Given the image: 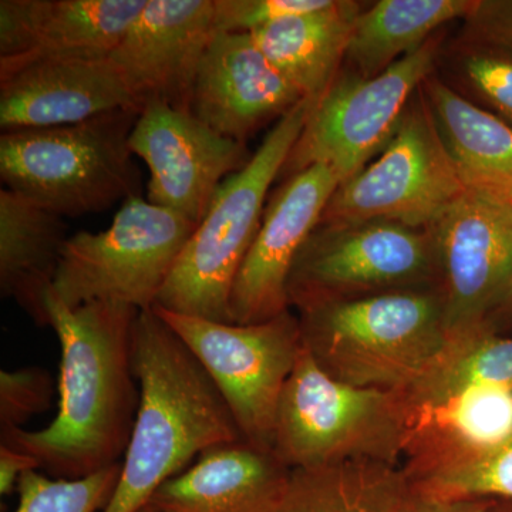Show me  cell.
I'll return each instance as SVG.
<instances>
[{"instance_id":"cell-30","label":"cell","mask_w":512,"mask_h":512,"mask_svg":"<svg viewBox=\"0 0 512 512\" xmlns=\"http://www.w3.org/2000/svg\"><path fill=\"white\" fill-rule=\"evenodd\" d=\"M215 30L222 33H254L288 16L313 12L330 0H214Z\"/></svg>"},{"instance_id":"cell-3","label":"cell","mask_w":512,"mask_h":512,"mask_svg":"<svg viewBox=\"0 0 512 512\" xmlns=\"http://www.w3.org/2000/svg\"><path fill=\"white\" fill-rule=\"evenodd\" d=\"M298 318L303 346L320 369L363 389L407 392L450 343L440 288L316 303Z\"/></svg>"},{"instance_id":"cell-11","label":"cell","mask_w":512,"mask_h":512,"mask_svg":"<svg viewBox=\"0 0 512 512\" xmlns=\"http://www.w3.org/2000/svg\"><path fill=\"white\" fill-rule=\"evenodd\" d=\"M466 190L420 87L392 140L339 185L320 224L382 220L427 229Z\"/></svg>"},{"instance_id":"cell-24","label":"cell","mask_w":512,"mask_h":512,"mask_svg":"<svg viewBox=\"0 0 512 512\" xmlns=\"http://www.w3.org/2000/svg\"><path fill=\"white\" fill-rule=\"evenodd\" d=\"M474 5L476 0H379L357 18L343 69L363 79L379 76L441 26L466 19Z\"/></svg>"},{"instance_id":"cell-14","label":"cell","mask_w":512,"mask_h":512,"mask_svg":"<svg viewBox=\"0 0 512 512\" xmlns=\"http://www.w3.org/2000/svg\"><path fill=\"white\" fill-rule=\"evenodd\" d=\"M340 180L332 168L312 165L285 178L266 204L261 227L232 286V323L254 325L289 311V275Z\"/></svg>"},{"instance_id":"cell-22","label":"cell","mask_w":512,"mask_h":512,"mask_svg":"<svg viewBox=\"0 0 512 512\" xmlns=\"http://www.w3.org/2000/svg\"><path fill=\"white\" fill-rule=\"evenodd\" d=\"M363 10L360 2L330 0L325 8L276 20L249 35L305 99L318 101L342 70Z\"/></svg>"},{"instance_id":"cell-4","label":"cell","mask_w":512,"mask_h":512,"mask_svg":"<svg viewBox=\"0 0 512 512\" xmlns=\"http://www.w3.org/2000/svg\"><path fill=\"white\" fill-rule=\"evenodd\" d=\"M140 113L119 109L70 126L5 131V188L62 218L100 214L141 195V173L130 148Z\"/></svg>"},{"instance_id":"cell-25","label":"cell","mask_w":512,"mask_h":512,"mask_svg":"<svg viewBox=\"0 0 512 512\" xmlns=\"http://www.w3.org/2000/svg\"><path fill=\"white\" fill-rule=\"evenodd\" d=\"M477 384L512 389V339L497 338L484 329L450 340L440 359L404 393L416 410Z\"/></svg>"},{"instance_id":"cell-20","label":"cell","mask_w":512,"mask_h":512,"mask_svg":"<svg viewBox=\"0 0 512 512\" xmlns=\"http://www.w3.org/2000/svg\"><path fill=\"white\" fill-rule=\"evenodd\" d=\"M434 126L467 190L512 201V126L430 74L421 84Z\"/></svg>"},{"instance_id":"cell-33","label":"cell","mask_w":512,"mask_h":512,"mask_svg":"<svg viewBox=\"0 0 512 512\" xmlns=\"http://www.w3.org/2000/svg\"><path fill=\"white\" fill-rule=\"evenodd\" d=\"M491 504L493 500H433L413 490L412 512H488Z\"/></svg>"},{"instance_id":"cell-23","label":"cell","mask_w":512,"mask_h":512,"mask_svg":"<svg viewBox=\"0 0 512 512\" xmlns=\"http://www.w3.org/2000/svg\"><path fill=\"white\" fill-rule=\"evenodd\" d=\"M413 488L402 464L353 460L292 470L271 512H412Z\"/></svg>"},{"instance_id":"cell-28","label":"cell","mask_w":512,"mask_h":512,"mask_svg":"<svg viewBox=\"0 0 512 512\" xmlns=\"http://www.w3.org/2000/svg\"><path fill=\"white\" fill-rule=\"evenodd\" d=\"M457 73L468 90L512 126V53L463 42Z\"/></svg>"},{"instance_id":"cell-32","label":"cell","mask_w":512,"mask_h":512,"mask_svg":"<svg viewBox=\"0 0 512 512\" xmlns=\"http://www.w3.org/2000/svg\"><path fill=\"white\" fill-rule=\"evenodd\" d=\"M32 470H40L39 461L35 457L0 443V494L3 497L15 493L20 478Z\"/></svg>"},{"instance_id":"cell-5","label":"cell","mask_w":512,"mask_h":512,"mask_svg":"<svg viewBox=\"0 0 512 512\" xmlns=\"http://www.w3.org/2000/svg\"><path fill=\"white\" fill-rule=\"evenodd\" d=\"M313 104L303 99L276 121L249 163L220 185L158 295L156 308L232 323V286L261 227L269 188L284 170Z\"/></svg>"},{"instance_id":"cell-21","label":"cell","mask_w":512,"mask_h":512,"mask_svg":"<svg viewBox=\"0 0 512 512\" xmlns=\"http://www.w3.org/2000/svg\"><path fill=\"white\" fill-rule=\"evenodd\" d=\"M67 239L62 217L2 188L0 293L18 303L40 328L49 326L46 296L52 291Z\"/></svg>"},{"instance_id":"cell-34","label":"cell","mask_w":512,"mask_h":512,"mask_svg":"<svg viewBox=\"0 0 512 512\" xmlns=\"http://www.w3.org/2000/svg\"><path fill=\"white\" fill-rule=\"evenodd\" d=\"M488 512H512V500H493Z\"/></svg>"},{"instance_id":"cell-29","label":"cell","mask_w":512,"mask_h":512,"mask_svg":"<svg viewBox=\"0 0 512 512\" xmlns=\"http://www.w3.org/2000/svg\"><path fill=\"white\" fill-rule=\"evenodd\" d=\"M57 393L52 375L39 366L0 372V429L22 427L46 412Z\"/></svg>"},{"instance_id":"cell-15","label":"cell","mask_w":512,"mask_h":512,"mask_svg":"<svg viewBox=\"0 0 512 512\" xmlns=\"http://www.w3.org/2000/svg\"><path fill=\"white\" fill-rule=\"evenodd\" d=\"M215 33L214 0H148L110 59L141 109L158 100L191 113L198 67Z\"/></svg>"},{"instance_id":"cell-12","label":"cell","mask_w":512,"mask_h":512,"mask_svg":"<svg viewBox=\"0 0 512 512\" xmlns=\"http://www.w3.org/2000/svg\"><path fill=\"white\" fill-rule=\"evenodd\" d=\"M429 229L439 258L448 338L488 329V316L511 292L512 201L466 190Z\"/></svg>"},{"instance_id":"cell-7","label":"cell","mask_w":512,"mask_h":512,"mask_svg":"<svg viewBox=\"0 0 512 512\" xmlns=\"http://www.w3.org/2000/svg\"><path fill=\"white\" fill-rule=\"evenodd\" d=\"M197 227L141 195L128 198L109 228L67 239L50 293L70 308L113 302L153 309Z\"/></svg>"},{"instance_id":"cell-31","label":"cell","mask_w":512,"mask_h":512,"mask_svg":"<svg viewBox=\"0 0 512 512\" xmlns=\"http://www.w3.org/2000/svg\"><path fill=\"white\" fill-rule=\"evenodd\" d=\"M512 53V0H476L464 19V40Z\"/></svg>"},{"instance_id":"cell-1","label":"cell","mask_w":512,"mask_h":512,"mask_svg":"<svg viewBox=\"0 0 512 512\" xmlns=\"http://www.w3.org/2000/svg\"><path fill=\"white\" fill-rule=\"evenodd\" d=\"M60 343L55 420L40 430L0 429V443L35 457L40 470L76 480L120 464L140 406L133 365L138 309L113 302L70 306L46 296Z\"/></svg>"},{"instance_id":"cell-6","label":"cell","mask_w":512,"mask_h":512,"mask_svg":"<svg viewBox=\"0 0 512 512\" xmlns=\"http://www.w3.org/2000/svg\"><path fill=\"white\" fill-rule=\"evenodd\" d=\"M413 416L406 393L340 383L303 346L276 409L272 450L289 470L353 460L402 464Z\"/></svg>"},{"instance_id":"cell-8","label":"cell","mask_w":512,"mask_h":512,"mask_svg":"<svg viewBox=\"0 0 512 512\" xmlns=\"http://www.w3.org/2000/svg\"><path fill=\"white\" fill-rule=\"evenodd\" d=\"M439 33L379 76L363 79L340 70L313 104L301 137L279 177L326 165L340 184L355 177L386 148L440 56Z\"/></svg>"},{"instance_id":"cell-9","label":"cell","mask_w":512,"mask_h":512,"mask_svg":"<svg viewBox=\"0 0 512 512\" xmlns=\"http://www.w3.org/2000/svg\"><path fill=\"white\" fill-rule=\"evenodd\" d=\"M440 288L430 229L372 220L320 224L289 275V308L403 289Z\"/></svg>"},{"instance_id":"cell-36","label":"cell","mask_w":512,"mask_h":512,"mask_svg":"<svg viewBox=\"0 0 512 512\" xmlns=\"http://www.w3.org/2000/svg\"><path fill=\"white\" fill-rule=\"evenodd\" d=\"M512 295V286H511V292H510V296ZM510 296H508V298H510Z\"/></svg>"},{"instance_id":"cell-16","label":"cell","mask_w":512,"mask_h":512,"mask_svg":"<svg viewBox=\"0 0 512 512\" xmlns=\"http://www.w3.org/2000/svg\"><path fill=\"white\" fill-rule=\"evenodd\" d=\"M148 0H2L0 79L49 60L100 59Z\"/></svg>"},{"instance_id":"cell-18","label":"cell","mask_w":512,"mask_h":512,"mask_svg":"<svg viewBox=\"0 0 512 512\" xmlns=\"http://www.w3.org/2000/svg\"><path fill=\"white\" fill-rule=\"evenodd\" d=\"M119 109L141 110L109 57L49 60L0 79V128L70 126Z\"/></svg>"},{"instance_id":"cell-17","label":"cell","mask_w":512,"mask_h":512,"mask_svg":"<svg viewBox=\"0 0 512 512\" xmlns=\"http://www.w3.org/2000/svg\"><path fill=\"white\" fill-rule=\"evenodd\" d=\"M305 99L266 59L249 33H215L198 67L191 113L244 143Z\"/></svg>"},{"instance_id":"cell-27","label":"cell","mask_w":512,"mask_h":512,"mask_svg":"<svg viewBox=\"0 0 512 512\" xmlns=\"http://www.w3.org/2000/svg\"><path fill=\"white\" fill-rule=\"evenodd\" d=\"M121 463L92 476L67 480L39 470L23 474L15 512H103L119 484Z\"/></svg>"},{"instance_id":"cell-13","label":"cell","mask_w":512,"mask_h":512,"mask_svg":"<svg viewBox=\"0 0 512 512\" xmlns=\"http://www.w3.org/2000/svg\"><path fill=\"white\" fill-rule=\"evenodd\" d=\"M130 148L150 171L147 200L195 225L210 210L220 185L252 157L244 143L158 100L147 101L141 109Z\"/></svg>"},{"instance_id":"cell-2","label":"cell","mask_w":512,"mask_h":512,"mask_svg":"<svg viewBox=\"0 0 512 512\" xmlns=\"http://www.w3.org/2000/svg\"><path fill=\"white\" fill-rule=\"evenodd\" d=\"M133 365L140 406L119 484L103 512L140 511L197 454L244 439L210 375L154 308L138 313Z\"/></svg>"},{"instance_id":"cell-35","label":"cell","mask_w":512,"mask_h":512,"mask_svg":"<svg viewBox=\"0 0 512 512\" xmlns=\"http://www.w3.org/2000/svg\"><path fill=\"white\" fill-rule=\"evenodd\" d=\"M138 512H156L153 510V508L150 507V505H146V507L141 508Z\"/></svg>"},{"instance_id":"cell-26","label":"cell","mask_w":512,"mask_h":512,"mask_svg":"<svg viewBox=\"0 0 512 512\" xmlns=\"http://www.w3.org/2000/svg\"><path fill=\"white\" fill-rule=\"evenodd\" d=\"M406 474L414 493L433 500H512V439L485 453Z\"/></svg>"},{"instance_id":"cell-19","label":"cell","mask_w":512,"mask_h":512,"mask_svg":"<svg viewBox=\"0 0 512 512\" xmlns=\"http://www.w3.org/2000/svg\"><path fill=\"white\" fill-rule=\"evenodd\" d=\"M291 473L274 451L247 440L218 444L161 484L147 505L156 512H271Z\"/></svg>"},{"instance_id":"cell-10","label":"cell","mask_w":512,"mask_h":512,"mask_svg":"<svg viewBox=\"0 0 512 512\" xmlns=\"http://www.w3.org/2000/svg\"><path fill=\"white\" fill-rule=\"evenodd\" d=\"M154 311L210 375L244 440L272 450L279 399L303 348L298 315L289 309L265 322L235 325Z\"/></svg>"}]
</instances>
